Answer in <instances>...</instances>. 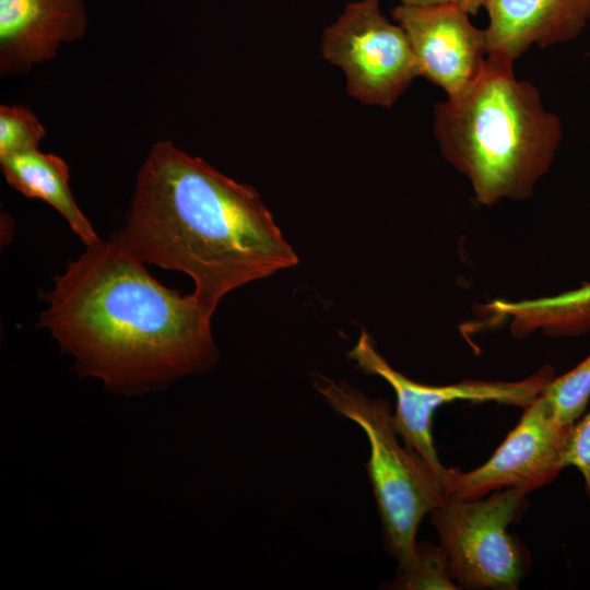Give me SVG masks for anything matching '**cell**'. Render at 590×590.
Masks as SVG:
<instances>
[{
    "mask_svg": "<svg viewBox=\"0 0 590 590\" xmlns=\"http://www.w3.org/2000/svg\"><path fill=\"white\" fill-rule=\"evenodd\" d=\"M541 394L563 425H574L590 400V354L566 374L555 376Z\"/></svg>",
    "mask_w": 590,
    "mask_h": 590,
    "instance_id": "9a60e30c",
    "label": "cell"
},
{
    "mask_svg": "<svg viewBox=\"0 0 590 590\" xmlns=\"http://www.w3.org/2000/svg\"><path fill=\"white\" fill-rule=\"evenodd\" d=\"M564 464L576 468L582 475L590 499V411L574 423L568 436Z\"/></svg>",
    "mask_w": 590,
    "mask_h": 590,
    "instance_id": "e0dca14e",
    "label": "cell"
},
{
    "mask_svg": "<svg viewBox=\"0 0 590 590\" xmlns=\"http://www.w3.org/2000/svg\"><path fill=\"white\" fill-rule=\"evenodd\" d=\"M46 131L26 107H0V157L37 150Z\"/></svg>",
    "mask_w": 590,
    "mask_h": 590,
    "instance_id": "2e32d148",
    "label": "cell"
},
{
    "mask_svg": "<svg viewBox=\"0 0 590 590\" xmlns=\"http://www.w3.org/2000/svg\"><path fill=\"white\" fill-rule=\"evenodd\" d=\"M7 181L28 198L44 200L56 209L85 246L99 240L79 209L69 187V167L59 156L37 150L0 157Z\"/></svg>",
    "mask_w": 590,
    "mask_h": 590,
    "instance_id": "7c38bea8",
    "label": "cell"
},
{
    "mask_svg": "<svg viewBox=\"0 0 590 590\" xmlns=\"http://www.w3.org/2000/svg\"><path fill=\"white\" fill-rule=\"evenodd\" d=\"M488 54L512 60L530 46L575 39L590 21V0H483Z\"/></svg>",
    "mask_w": 590,
    "mask_h": 590,
    "instance_id": "8fae6325",
    "label": "cell"
},
{
    "mask_svg": "<svg viewBox=\"0 0 590 590\" xmlns=\"http://www.w3.org/2000/svg\"><path fill=\"white\" fill-rule=\"evenodd\" d=\"M314 387L338 414L357 424L369 444L367 474L380 516L387 551L398 567L416 543L420 523L446 497L445 482L405 445L399 442L386 399H373L355 387L322 375Z\"/></svg>",
    "mask_w": 590,
    "mask_h": 590,
    "instance_id": "277c9868",
    "label": "cell"
},
{
    "mask_svg": "<svg viewBox=\"0 0 590 590\" xmlns=\"http://www.w3.org/2000/svg\"><path fill=\"white\" fill-rule=\"evenodd\" d=\"M391 589L458 590L451 576L448 557L440 545L417 542L405 564L398 567Z\"/></svg>",
    "mask_w": 590,
    "mask_h": 590,
    "instance_id": "5bb4252c",
    "label": "cell"
},
{
    "mask_svg": "<svg viewBox=\"0 0 590 590\" xmlns=\"http://www.w3.org/2000/svg\"><path fill=\"white\" fill-rule=\"evenodd\" d=\"M527 494L516 488L474 499H445L430 512L439 545L460 589L516 590L530 568L522 542L508 531Z\"/></svg>",
    "mask_w": 590,
    "mask_h": 590,
    "instance_id": "5b68a950",
    "label": "cell"
},
{
    "mask_svg": "<svg viewBox=\"0 0 590 590\" xmlns=\"http://www.w3.org/2000/svg\"><path fill=\"white\" fill-rule=\"evenodd\" d=\"M83 0H0V73H26L86 30Z\"/></svg>",
    "mask_w": 590,
    "mask_h": 590,
    "instance_id": "30bf717a",
    "label": "cell"
},
{
    "mask_svg": "<svg viewBox=\"0 0 590 590\" xmlns=\"http://www.w3.org/2000/svg\"><path fill=\"white\" fill-rule=\"evenodd\" d=\"M114 237L145 264L189 275L212 311L229 292L298 263L255 188L172 141L151 148Z\"/></svg>",
    "mask_w": 590,
    "mask_h": 590,
    "instance_id": "7a4b0ae2",
    "label": "cell"
},
{
    "mask_svg": "<svg viewBox=\"0 0 590 590\" xmlns=\"http://www.w3.org/2000/svg\"><path fill=\"white\" fill-rule=\"evenodd\" d=\"M38 326L71 354L82 374L137 392L208 370L219 357L214 314L172 290L114 236L86 246L52 287Z\"/></svg>",
    "mask_w": 590,
    "mask_h": 590,
    "instance_id": "6da1fadb",
    "label": "cell"
},
{
    "mask_svg": "<svg viewBox=\"0 0 590 590\" xmlns=\"http://www.w3.org/2000/svg\"><path fill=\"white\" fill-rule=\"evenodd\" d=\"M469 16L457 2L423 8L399 4L392 11L409 39L420 75L441 87L447 97L475 81L488 55L485 31Z\"/></svg>",
    "mask_w": 590,
    "mask_h": 590,
    "instance_id": "9c48e42d",
    "label": "cell"
},
{
    "mask_svg": "<svg viewBox=\"0 0 590 590\" xmlns=\"http://www.w3.org/2000/svg\"><path fill=\"white\" fill-rule=\"evenodd\" d=\"M321 56L340 67L357 101L391 107L418 68L403 28L381 12L379 0L347 3L322 34Z\"/></svg>",
    "mask_w": 590,
    "mask_h": 590,
    "instance_id": "8992f818",
    "label": "cell"
},
{
    "mask_svg": "<svg viewBox=\"0 0 590 590\" xmlns=\"http://www.w3.org/2000/svg\"><path fill=\"white\" fill-rule=\"evenodd\" d=\"M512 63L488 54L475 81L434 109L442 156L485 205L530 198L562 139L560 119L544 108L534 85L515 76Z\"/></svg>",
    "mask_w": 590,
    "mask_h": 590,
    "instance_id": "3957f363",
    "label": "cell"
},
{
    "mask_svg": "<svg viewBox=\"0 0 590 590\" xmlns=\"http://www.w3.org/2000/svg\"><path fill=\"white\" fill-rule=\"evenodd\" d=\"M400 4L408 7H434L457 2V0H399Z\"/></svg>",
    "mask_w": 590,
    "mask_h": 590,
    "instance_id": "ac0fdd59",
    "label": "cell"
},
{
    "mask_svg": "<svg viewBox=\"0 0 590 590\" xmlns=\"http://www.w3.org/2000/svg\"><path fill=\"white\" fill-rule=\"evenodd\" d=\"M347 355L364 373L382 378L393 389L397 399L393 423L399 437L445 483L450 469L440 462L432 434L433 416L438 408L462 400L526 409L555 377L554 368L544 366L518 381L465 380L447 386L424 385L394 369L376 350L366 330L361 331Z\"/></svg>",
    "mask_w": 590,
    "mask_h": 590,
    "instance_id": "52a82bcc",
    "label": "cell"
},
{
    "mask_svg": "<svg viewBox=\"0 0 590 590\" xmlns=\"http://www.w3.org/2000/svg\"><path fill=\"white\" fill-rule=\"evenodd\" d=\"M523 411L485 463L467 472L449 470L446 497L474 499L505 488L528 494L558 476L573 425H563L541 393Z\"/></svg>",
    "mask_w": 590,
    "mask_h": 590,
    "instance_id": "ba28073f",
    "label": "cell"
},
{
    "mask_svg": "<svg viewBox=\"0 0 590 590\" xmlns=\"http://www.w3.org/2000/svg\"><path fill=\"white\" fill-rule=\"evenodd\" d=\"M457 3L463 8L470 15H474L482 8L483 0H457Z\"/></svg>",
    "mask_w": 590,
    "mask_h": 590,
    "instance_id": "d6986e66",
    "label": "cell"
},
{
    "mask_svg": "<svg viewBox=\"0 0 590 590\" xmlns=\"http://www.w3.org/2000/svg\"><path fill=\"white\" fill-rule=\"evenodd\" d=\"M495 318L510 320V333L523 339L541 330L551 337H574L590 330V283L554 296L486 305Z\"/></svg>",
    "mask_w": 590,
    "mask_h": 590,
    "instance_id": "4fadbf2b",
    "label": "cell"
}]
</instances>
